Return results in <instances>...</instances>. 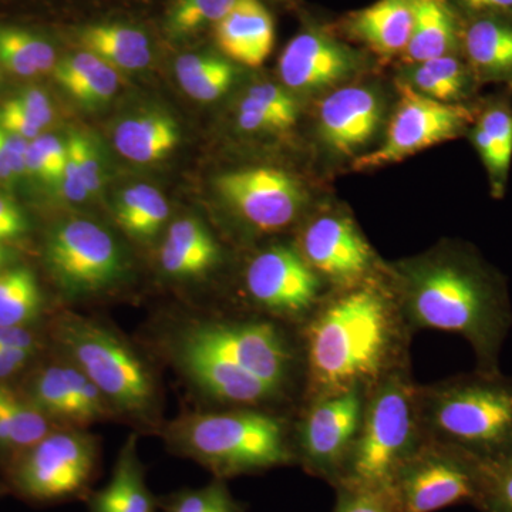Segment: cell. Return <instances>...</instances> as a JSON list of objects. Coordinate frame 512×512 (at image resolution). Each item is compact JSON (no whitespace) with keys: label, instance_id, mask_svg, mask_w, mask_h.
<instances>
[{"label":"cell","instance_id":"obj_1","mask_svg":"<svg viewBox=\"0 0 512 512\" xmlns=\"http://www.w3.org/2000/svg\"><path fill=\"white\" fill-rule=\"evenodd\" d=\"M402 295L410 325L463 336L476 353L477 370L500 373L512 313L503 286L478 262L463 255L420 262L407 271Z\"/></svg>","mask_w":512,"mask_h":512},{"label":"cell","instance_id":"obj_2","mask_svg":"<svg viewBox=\"0 0 512 512\" xmlns=\"http://www.w3.org/2000/svg\"><path fill=\"white\" fill-rule=\"evenodd\" d=\"M402 319L375 286H352L326 303L306 329V353L318 397L375 386L392 372Z\"/></svg>","mask_w":512,"mask_h":512},{"label":"cell","instance_id":"obj_3","mask_svg":"<svg viewBox=\"0 0 512 512\" xmlns=\"http://www.w3.org/2000/svg\"><path fill=\"white\" fill-rule=\"evenodd\" d=\"M163 433L171 453L221 480L289 466L296 458L282 420L255 407L183 414L165 424Z\"/></svg>","mask_w":512,"mask_h":512},{"label":"cell","instance_id":"obj_4","mask_svg":"<svg viewBox=\"0 0 512 512\" xmlns=\"http://www.w3.org/2000/svg\"><path fill=\"white\" fill-rule=\"evenodd\" d=\"M421 433L477 460L512 450V379L501 373L458 376L419 389Z\"/></svg>","mask_w":512,"mask_h":512},{"label":"cell","instance_id":"obj_5","mask_svg":"<svg viewBox=\"0 0 512 512\" xmlns=\"http://www.w3.org/2000/svg\"><path fill=\"white\" fill-rule=\"evenodd\" d=\"M53 330L63 356L89 377L117 416L150 429L160 424L156 375L120 332L72 312L62 313Z\"/></svg>","mask_w":512,"mask_h":512},{"label":"cell","instance_id":"obj_6","mask_svg":"<svg viewBox=\"0 0 512 512\" xmlns=\"http://www.w3.org/2000/svg\"><path fill=\"white\" fill-rule=\"evenodd\" d=\"M423 439L419 389L394 369L367 396L360 429L333 485L386 495L397 468Z\"/></svg>","mask_w":512,"mask_h":512},{"label":"cell","instance_id":"obj_7","mask_svg":"<svg viewBox=\"0 0 512 512\" xmlns=\"http://www.w3.org/2000/svg\"><path fill=\"white\" fill-rule=\"evenodd\" d=\"M99 440L86 429L56 427L9 467L12 490L26 501L56 504L86 498L99 476Z\"/></svg>","mask_w":512,"mask_h":512},{"label":"cell","instance_id":"obj_8","mask_svg":"<svg viewBox=\"0 0 512 512\" xmlns=\"http://www.w3.org/2000/svg\"><path fill=\"white\" fill-rule=\"evenodd\" d=\"M480 460L426 439L403 461L386 497L393 512H437L458 504H477Z\"/></svg>","mask_w":512,"mask_h":512},{"label":"cell","instance_id":"obj_9","mask_svg":"<svg viewBox=\"0 0 512 512\" xmlns=\"http://www.w3.org/2000/svg\"><path fill=\"white\" fill-rule=\"evenodd\" d=\"M50 276L69 299H89L113 291L127 278L128 262L106 228L89 220L60 222L45 245Z\"/></svg>","mask_w":512,"mask_h":512},{"label":"cell","instance_id":"obj_10","mask_svg":"<svg viewBox=\"0 0 512 512\" xmlns=\"http://www.w3.org/2000/svg\"><path fill=\"white\" fill-rule=\"evenodd\" d=\"M171 338L187 343L284 392L292 352L281 330L262 320H188Z\"/></svg>","mask_w":512,"mask_h":512},{"label":"cell","instance_id":"obj_11","mask_svg":"<svg viewBox=\"0 0 512 512\" xmlns=\"http://www.w3.org/2000/svg\"><path fill=\"white\" fill-rule=\"evenodd\" d=\"M400 103L390 121L386 140L377 150L357 158L355 170H369L402 161L457 137L473 120L460 104L444 103L417 92L412 84H399Z\"/></svg>","mask_w":512,"mask_h":512},{"label":"cell","instance_id":"obj_12","mask_svg":"<svg viewBox=\"0 0 512 512\" xmlns=\"http://www.w3.org/2000/svg\"><path fill=\"white\" fill-rule=\"evenodd\" d=\"M365 389L316 397L299 427L296 458L313 476L338 480L365 410Z\"/></svg>","mask_w":512,"mask_h":512},{"label":"cell","instance_id":"obj_13","mask_svg":"<svg viewBox=\"0 0 512 512\" xmlns=\"http://www.w3.org/2000/svg\"><path fill=\"white\" fill-rule=\"evenodd\" d=\"M215 185L231 210L255 231H281L302 210L301 185L278 168L228 171L215 180Z\"/></svg>","mask_w":512,"mask_h":512},{"label":"cell","instance_id":"obj_14","mask_svg":"<svg viewBox=\"0 0 512 512\" xmlns=\"http://www.w3.org/2000/svg\"><path fill=\"white\" fill-rule=\"evenodd\" d=\"M252 301L279 316H301L318 301L320 279L302 254L288 247L266 249L245 274Z\"/></svg>","mask_w":512,"mask_h":512},{"label":"cell","instance_id":"obj_15","mask_svg":"<svg viewBox=\"0 0 512 512\" xmlns=\"http://www.w3.org/2000/svg\"><path fill=\"white\" fill-rule=\"evenodd\" d=\"M28 399L59 427L87 429L119 417L89 377L66 357L36 373Z\"/></svg>","mask_w":512,"mask_h":512},{"label":"cell","instance_id":"obj_16","mask_svg":"<svg viewBox=\"0 0 512 512\" xmlns=\"http://www.w3.org/2000/svg\"><path fill=\"white\" fill-rule=\"evenodd\" d=\"M302 256L316 274L340 285L355 286L372 266V251L352 222L318 218L303 232Z\"/></svg>","mask_w":512,"mask_h":512},{"label":"cell","instance_id":"obj_17","mask_svg":"<svg viewBox=\"0 0 512 512\" xmlns=\"http://www.w3.org/2000/svg\"><path fill=\"white\" fill-rule=\"evenodd\" d=\"M175 365L202 393L218 402L258 407L281 396L264 380L242 372L220 357L173 338L168 342Z\"/></svg>","mask_w":512,"mask_h":512},{"label":"cell","instance_id":"obj_18","mask_svg":"<svg viewBox=\"0 0 512 512\" xmlns=\"http://www.w3.org/2000/svg\"><path fill=\"white\" fill-rule=\"evenodd\" d=\"M355 67V55L348 47L316 32L293 37L278 63L279 76L286 87L308 92L340 82Z\"/></svg>","mask_w":512,"mask_h":512},{"label":"cell","instance_id":"obj_19","mask_svg":"<svg viewBox=\"0 0 512 512\" xmlns=\"http://www.w3.org/2000/svg\"><path fill=\"white\" fill-rule=\"evenodd\" d=\"M382 114V101L375 92L360 86L343 87L320 106V134L336 153L352 154L372 140Z\"/></svg>","mask_w":512,"mask_h":512},{"label":"cell","instance_id":"obj_20","mask_svg":"<svg viewBox=\"0 0 512 512\" xmlns=\"http://www.w3.org/2000/svg\"><path fill=\"white\" fill-rule=\"evenodd\" d=\"M220 261V245L210 229L197 218L173 222L158 254L163 274L180 282L204 278Z\"/></svg>","mask_w":512,"mask_h":512},{"label":"cell","instance_id":"obj_21","mask_svg":"<svg viewBox=\"0 0 512 512\" xmlns=\"http://www.w3.org/2000/svg\"><path fill=\"white\" fill-rule=\"evenodd\" d=\"M84 500L89 512L160 511V498L148 488L146 467L138 456L136 434L121 446L109 483L90 491Z\"/></svg>","mask_w":512,"mask_h":512},{"label":"cell","instance_id":"obj_22","mask_svg":"<svg viewBox=\"0 0 512 512\" xmlns=\"http://www.w3.org/2000/svg\"><path fill=\"white\" fill-rule=\"evenodd\" d=\"M215 39L229 59L259 67L274 49V20L258 0H242L215 25Z\"/></svg>","mask_w":512,"mask_h":512},{"label":"cell","instance_id":"obj_23","mask_svg":"<svg viewBox=\"0 0 512 512\" xmlns=\"http://www.w3.org/2000/svg\"><path fill=\"white\" fill-rule=\"evenodd\" d=\"M412 25V0H377L352 20L355 35L382 55H403Z\"/></svg>","mask_w":512,"mask_h":512},{"label":"cell","instance_id":"obj_24","mask_svg":"<svg viewBox=\"0 0 512 512\" xmlns=\"http://www.w3.org/2000/svg\"><path fill=\"white\" fill-rule=\"evenodd\" d=\"M413 25L404 59L417 64L451 55L457 46V23L447 0H412Z\"/></svg>","mask_w":512,"mask_h":512},{"label":"cell","instance_id":"obj_25","mask_svg":"<svg viewBox=\"0 0 512 512\" xmlns=\"http://www.w3.org/2000/svg\"><path fill=\"white\" fill-rule=\"evenodd\" d=\"M178 127L171 117L151 113L121 121L114 131V146L137 164L163 160L178 144Z\"/></svg>","mask_w":512,"mask_h":512},{"label":"cell","instance_id":"obj_26","mask_svg":"<svg viewBox=\"0 0 512 512\" xmlns=\"http://www.w3.org/2000/svg\"><path fill=\"white\" fill-rule=\"evenodd\" d=\"M55 77L70 96L89 107L109 101L120 84L117 70L87 50L57 63Z\"/></svg>","mask_w":512,"mask_h":512},{"label":"cell","instance_id":"obj_27","mask_svg":"<svg viewBox=\"0 0 512 512\" xmlns=\"http://www.w3.org/2000/svg\"><path fill=\"white\" fill-rule=\"evenodd\" d=\"M52 430V421L28 397L0 384V451L12 454L10 464Z\"/></svg>","mask_w":512,"mask_h":512},{"label":"cell","instance_id":"obj_28","mask_svg":"<svg viewBox=\"0 0 512 512\" xmlns=\"http://www.w3.org/2000/svg\"><path fill=\"white\" fill-rule=\"evenodd\" d=\"M299 109L295 99L272 83H259L249 87L238 107L237 121L241 130L286 131L298 121Z\"/></svg>","mask_w":512,"mask_h":512},{"label":"cell","instance_id":"obj_29","mask_svg":"<svg viewBox=\"0 0 512 512\" xmlns=\"http://www.w3.org/2000/svg\"><path fill=\"white\" fill-rule=\"evenodd\" d=\"M82 43L87 52L114 69H146L153 57L148 37L141 30L123 25L90 26L82 32Z\"/></svg>","mask_w":512,"mask_h":512},{"label":"cell","instance_id":"obj_30","mask_svg":"<svg viewBox=\"0 0 512 512\" xmlns=\"http://www.w3.org/2000/svg\"><path fill=\"white\" fill-rule=\"evenodd\" d=\"M464 47L478 72L488 76L512 72V22L495 15L474 20L464 32Z\"/></svg>","mask_w":512,"mask_h":512},{"label":"cell","instance_id":"obj_31","mask_svg":"<svg viewBox=\"0 0 512 512\" xmlns=\"http://www.w3.org/2000/svg\"><path fill=\"white\" fill-rule=\"evenodd\" d=\"M114 217L124 232L136 241L148 242L157 237L170 217V207L157 188L138 184L119 195Z\"/></svg>","mask_w":512,"mask_h":512},{"label":"cell","instance_id":"obj_32","mask_svg":"<svg viewBox=\"0 0 512 512\" xmlns=\"http://www.w3.org/2000/svg\"><path fill=\"white\" fill-rule=\"evenodd\" d=\"M42 309L43 295L32 269L10 265L0 271V326L28 328Z\"/></svg>","mask_w":512,"mask_h":512},{"label":"cell","instance_id":"obj_33","mask_svg":"<svg viewBox=\"0 0 512 512\" xmlns=\"http://www.w3.org/2000/svg\"><path fill=\"white\" fill-rule=\"evenodd\" d=\"M175 74L184 92L194 100L210 103L224 96L234 82V67L214 56L184 55L175 63Z\"/></svg>","mask_w":512,"mask_h":512},{"label":"cell","instance_id":"obj_34","mask_svg":"<svg viewBox=\"0 0 512 512\" xmlns=\"http://www.w3.org/2000/svg\"><path fill=\"white\" fill-rule=\"evenodd\" d=\"M0 64L20 77H33L55 69V49L33 33L0 28Z\"/></svg>","mask_w":512,"mask_h":512},{"label":"cell","instance_id":"obj_35","mask_svg":"<svg viewBox=\"0 0 512 512\" xmlns=\"http://www.w3.org/2000/svg\"><path fill=\"white\" fill-rule=\"evenodd\" d=\"M466 70L456 57L447 55L416 64L413 87L430 99L451 103L466 87Z\"/></svg>","mask_w":512,"mask_h":512},{"label":"cell","instance_id":"obj_36","mask_svg":"<svg viewBox=\"0 0 512 512\" xmlns=\"http://www.w3.org/2000/svg\"><path fill=\"white\" fill-rule=\"evenodd\" d=\"M161 512H245L229 491L227 480L214 478L200 488H183L160 498Z\"/></svg>","mask_w":512,"mask_h":512},{"label":"cell","instance_id":"obj_37","mask_svg":"<svg viewBox=\"0 0 512 512\" xmlns=\"http://www.w3.org/2000/svg\"><path fill=\"white\" fill-rule=\"evenodd\" d=\"M481 484L476 507L481 512H512V450L480 461Z\"/></svg>","mask_w":512,"mask_h":512},{"label":"cell","instance_id":"obj_38","mask_svg":"<svg viewBox=\"0 0 512 512\" xmlns=\"http://www.w3.org/2000/svg\"><path fill=\"white\" fill-rule=\"evenodd\" d=\"M242 0H178L171 13L170 25L178 35L192 33L202 26L217 25Z\"/></svg>","mask_w":512,"mask_h":512},{"label":"cell","instance_id":"obj_39","mask_svg":"<svg viewBox=\"0 0 512 512\" xmlns=\"http://www.w3.org/2000/svg\"><path fill=\"white\" fill-rule=\"evenodd\" d=\"M66 146L73 154L74 160L79 165L83 183L89 191L90 197L97 194L103 187V167H101L99 153L89 137L84 134L74 133L67 138Z\"/></svg>","mask_w":512,"mask_h":512},{"label":"cell","instance_id":"obj_40","mask_svg":"<svg viewBox=\"0 0 512 512\" xmlns=\"http://www.w3.org/2000/svg\"><path fill=\"white\" fill-rule=\"evenodd\" d=\"M29 143L0 126V183L12 187L26 175L25 156Z\"/></svg>","mask_w":512,"mask_h":512},{"label":"cell","instance_id":"obj_41","mask_svg":"<svg viewBox=\"0 0 512 512\" xmlns=\"http://www.w3.org/2000/svg\"><path fill=\"white\" fill-rule=\"evenodd\" d=\"M338 500L333 512H393L383 493L365 488L336 487Z\"/></svg>","mask_w":512,"mask_h":512},{"label":"cell","instance_id":"obj_42","mask_svg":"<svg viewBox=\"0 0 512 512\" xmlns=\"http://www.w3.org/2000/svg\"><path fill=\"white\" fill-rule=\"evenodd\" d=\"M485 133L491 137L501 156L511 163L512 158V114L504 107H493L485 111L480 123Z\"/></svg>","mask_w":512,"mask_h":512},{"label":"cell","instance_id":"obj_43","mask_svg":"<svg viewBox=\"0 0 512 512\" xmlns=\"http://www.w3.org/2000/svg\"><path fill=\"white\" fill-rule=\"evenodd\" d=\"M0 126L28 141L35 140L43 134V128L35 120L30 119L12 99L0 106Z\"/></svg>","mask_w":512,"mask_h":512},{"label":"cell","instance_id":"obj_44","mask_svg":"<svg viewBox=\"0 0 512 512\" xmlns=\"http://www.w3.org/2000/svg\"><path fill=\"white\" fill-rule=\"evenodd\" d=\"M12 100L25 111L30 119L35 120L40 127L45 130L53 121L55 110L46 93L39 89H26L18 96L12 97Z\"/></svg>","mask_w":512,"mask_h":512},{"label":"cell","instance_id":"obj_45","mask_svg":"<svg viewBox=\"0 0 512 512\" xmlns=\"http://www.w3.org/2000/svg\"><path fill=\"white\" fill-rule=\"evenodd\" d=\"M32 141L45 158L47 167H49L53 180H55V185H60L67 160L66 141L63 143L60 138L52 136V134H40Z\"/></svg>","mask_w":512,"mask_h":512},{"label":"cell","instance_id":"obj_46","mask_svg":"<svg viewBox=\"0 0 512 512\" xmlns=\"http://www.w3.org/2000/svg\"><path fill=\"white\" fill-rule=\"evenodd\" d=\"M0 346L2 348L26 350L36 353L37 339L28 328L0 326Z\"/></svg>","mask_w":512,"mask_h":512},{"label":"cell","instance_id":"obj_47","mask_svg":"<svg viewBox=\"0 0 512 512\" xmlns=\"http://www.w3.org/2000/svg\"><path fill=\"white\" fill-rule=\"evenodd\" d=\"M35 353L0 346V380L8 379L28 365Z\"/></svg>","mask_w":512,"mask_h":512},{"label":"cell","instance_id":"obj_48","mask_svg":"<svg viewBox=\"0 0 512 512\" xmlns=\"http://www.w3.org/2000/svg\"><path fill=\"white\" fill-rule=\"evenodd\" d=\"M466 8L478 13H512V0H460Z\"/></svg>","mask_w":512,"mask_h":512},{"label":"cell","instance_id":"obj_49","mask_svg":"<svg viewBox=\"0 0 512 512\" xmlns=\"http://www.w3.org/2000/svg\"><path fill=\"white\" fill-rule=\"evenodd\" d=\"M13 259H15V255H13L12 249L8 248L6 244H0V271L12 265Z\"/></svg>","mask_w":512,"mask_h":512}]
</instances>
